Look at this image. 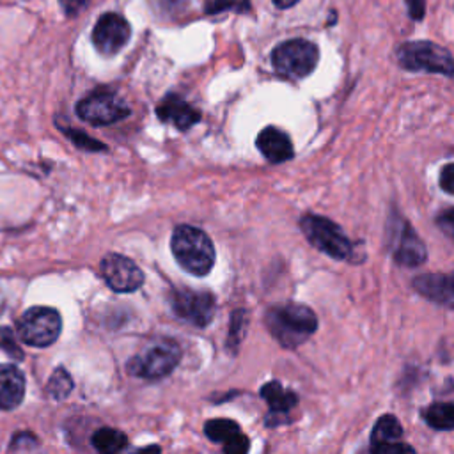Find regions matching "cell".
I'll use <instances>...</instances> for the list:
<instances>
[{
	"label": "cell",
	"instance_id": "1",
	"mask_svg": "<svg viewBox=\"0 0 454 454\" xmlns=\"http://www.w3.org/2000/svg\"><path fill=\"white\" fill-rule=\"evenodd\" d=\"M264 325L280 346L293 349L317 330V317L310 307L287 301L270 307L264 316Z\"/></svg>",
	"mask_w": 454,
	"mask_h": 454
},
{
	"label": "cell",
	"instance_id": "2",
	"mask_svg": "<svg viewBox=\"0 0 454 454\" xmlns=\"http://www.w3.org/2000/svg\"><path fill=\"white\" fill-rule=\"evenodd\" d=\"M170 250L177 264L195 275L204 277L215 264V247L209 236L193 225H177L172 231Z\"/></svg>",
	"mask_w": 454,
	"mask_h": 454
},
{
	"label": "cell",
	"instance_id": "3",
	"mask_svg": "<svg viewBox=\"0 0 454 454\" xmlns=\"http://www.w3.org/2000/svg\"><path fill=\"white\" fill-rule=\"evenodd\" d=\"M397 62L408 71H426L454 76L450 51L431 41H410L397 48Z\"/></svg>",
	"mask_w": 454,
	"mask_h": 454
},
{
	"label": "cell",
	"instance_id": "4",
	"mask_svg": "<svg viewBox=\"0 0 454 454\" xmlns=\"http://www.w3.org/2000/svg\"><path fill=\"white\" fill-rule=\"evenodd\" d=\"M300 229L309 239V243L319 252L332 259L344 261L353 254V245L344 231L330 218L317 215H305L300 220Z\"/></svg>",
	"mask_w": 454,
	"mask_h": 454
},
{
	"label": "cell",
	"instance_id": "5",
	"mask_svg": "<svg viewBox=\"0 0 454 454\" xmlns=\"http://www.w3.org/2000/svg\"><path fill=\"white\" fill-rule=\"evenodd\" d=\"M62 332V317L51 307H30L16 321V333L21 342L32 348L51 346Z\"/></svg>",
	"mask_w": 454,
	"mask_h": 454
},
{
	"label": "cell",
	"instance_id": "6",
	"mask_svg": "<svg viewBox=\"0 0 454 454\" xmlns=\"http://www.w3.org/2000/svg\"><path fill=\"white\" fill-rule=\"evenodd\" d=\"M76 115L92 126H108L126 119L131 114L128 103L112 89H96L83 96L76 106Z\"/></svg>",
	"mask_w": 454,
	"mask_h": 454
},
{
	"label": "cell",
	"instance_id": "7",
	"mask_svg": "<svg viewBox=\"0 0 454 454\" xmlns=\"http://www.w3.org/2000/svg\"><path fill=\"white\" fill-rule=\"evenodd\" d=\"M181 360V348L174 340H160L131 356L126 362V371L142 380H160L170 374Z\"/></svg>",
	"mask_w": 454,
	"mask_h": 454
},
{
	"label": "cell",
	"instance_id": "8",
	"mask_svg": "<svg viewBox=\"0 0 454 454\" xmlns=\"http://www.w3.org/2000/svg\"><path fill=\"white\" fill-rule=\"evenodd\" d=\"M319 60V50L307 39H291L280 43L271 51L275 71L287 78H305L314 71Z\"/></svg>",
	"mask_w": 454,
	"mask_h": 454
},
{
	"label": "cell",
	"instance_id": "9",
	"mask_svg": "<svg viewBox=\"0 0 454 454\" xmlns=\"http://www.w3.org/2000/svg\"><path fill=\"white\" fill-rule=\"evenodd\" d=\"M168 300L174 314L179 319L199 328L207 326L216 310V300L209 291L179 287V289H172Z\"/></svg>",
	"mask_w": 454,
	"mask_h": 454
},
{
	"label": "cell",
	"instance_id": "10",
	"mask_svg": "<svg viewBox=\"0 0 454 454\" xmlns=\"http://www.w3.org/2000/svg\"><path fill=\"white\" fill-rule=\"evenodd\" d=\"M390 252L392 257L397 264L406 266V268H415L426 262L427 259V250L422 239L417 236V232L411 229V225L395 216L390 222Z\"/></svg>",
	"mask_w": 454,
	"mask_h": 454
},
{
	"label": "cell",
	"instance_id": "11",
	"mask_svg": "<svg viewBox=\"0 0 454 454\" xmlns=\"http://www.w3.org/2000/svg\"><path fill=\"white\" fill-rule=\"evenodd\" d=\"M99 273L115 293H133L144 284L140 266L122 254H106L99 262Z\"/></svg>",
	"mask_w": 454,
	"mask_h": 454
},
{
	"label": "cell",
	"instance_id": "12",
	"mask_svg": "<svg viewBox=\"0 0 454 454\" xmlns=\"http://www.w3.org/2000/svg\"><path fill=\"white\" fill-rule=\"evenodd\" d=\"M129 34L131 27L121 14L105 12L98 18L92 28V44L101 55L110 57L126 46Z\"/></svg>",
	"mask_w": 454,
	"mask_h": 454
},
{
	"label": "cell",
	"instance_id": "13",
	"mask_svg": "<svg viewBox=\"0 0 454 454\" xmlns=\"http://www.w3.org/2000/svg\"><path fill=\"white\" fill-rule=\"evenodd\" d=\"M204 434L213 443H220L225 454H243L250 447V442L241 433L239 426L229 419L207 420L204 424Z\"/></svg>",
	"mask_w": 454,
	"mask_h": 454
},
{
	"label": "cell",
	"instance_id": "14",
	"mask_svg": "<svg viewBox=\"0 0 454 454\" xmlns=\"http://www.w3.org/2000/svg\"><path fill=\"white\" fill-rule=\"evenodd\" d=\"M413 287L426 300L454 309V273H426L413 278Z\"/></svg>",
	"mask_w": 454,
	"mask_h": 454
},
{
	"label": "cell",
	"instance_id": "15",
	"mask_svg": "<svg viewBox=\"0 0 454 454\" xmlns=\"http://www.w3.org/2000/svg\"><path fill=\"white\" fill-rule=\"evenodd\" d=\"M403 427L394 415H381L371 433V452H413V447L399 442Z\"/></svg>",
	"mask_w": 454,
	"mask_h": 454
},
{
	"label": "cell",
	"instance_id": "16",
	"mask_svg": "<svg viewBox=\"0 0 454 454\" xmlns=\"http://www.w3.org/2000/svg\"><path fill=\"white\" fill-rule=\"evenodd\" d=\"M156 115L161 122L172 124L184 131L200 121V112L177 94H167L156 106Z\"/></svg>",
	"mask_w": 454,
	"mask_h": 454
},
{
	"label": "cell",
	"instance_id": "17",
	"mask_svg": "<svg viewBox=\"0 0 454 454\" xmlns=\"http://www.w3.org/2000/svg\"><path fill=\"white\" fill-rule=\"evenodd\" d=\"M257 149L261 151V154L270 161V163H284L287 160L293 158L294 149H293V142L287 137L286 131L275 128V126H268L264 128L255 140Z\"/></svg>",
	"mask_w": 454,
	"mask_h": 454
},
{
	"label": "cell",
	"instance_id": "18",
	"mask_svg": "<svg viewBox=\"0 0 454 454\" xmlns=\"http://www.w3.org/2000/svg\"><path fill=\"white\" fill-rule=\"evenodd\" d=\"M25 397V376L14 364H0V410H14Z\"/></svg>",
	"mask_w": 454,
	"mask_h": 454
},
{
	"label": "cell",
	"instance_id": "19",
	"mask_svg": "<svg viewBox=\"0 0 454 454\" xmlns=\"http://www.w3.org/2000/svg\"><path fill=\"white\" fill-rule=\"evenodd\" d=\"M261 397L270 406V411L273 415L287 413L298 404V395L293 390H287L282 387L280 381H270L261 388Z\"/></svg>",
	"mask_w": 454,
	"mask_h": 454
},
{
	"label": "cell",
	"instance_id": "20",
	"mask_svg": "<svg viewBox=\"0 0 454 454\" xmlns=\"http://www.w3.org/2000/svg\"><path fill=\"white\" fill-rule=\"evenodd\" d=\"M90 445L94 450L103 452V454H114L128 445V436L114 427H99L92 433L90 436Z\"/></svg>",
	"mask_w": 454,
	"mask_h": 454
},
{
	"label": "cell",
	"instance_id": "21",
	"mask_svg": "<svg viewBox=\"0 0 454 454\" xmlns=\"http://www.w3.org/2000/svg\"><path fill=\"white\" fill-rule=\"evenodd\" d=\"M422 419L433 429H454V403H433L427 408H424Z\"/></svg>",
	"mask_w": 454,
	"mask_h": 454
},
{
	"label": "cell",
	"instance_id": "22",
	"mask_svg": "<svg viewBox=\"0 0 454 454\" xmlns=\"http://www.w3.org/2000/svg\"><path fill=\"white\" fill-rule=\"evenodd\" d=\"M73 387H74V385H73L71 374H69L64 367H57V369L51 372L50 380H48L46 392H48V395H50L51 399L62 401V399H66V397L71 394Z\"/></svg>",
	"mask_w": 454,
	"mask_h": 454
},
{
	"label": "cell",
	"instance_id": "23",
	"mask_svg": "<svg viewBox=\"0 0 454 454\" xmlns=\"http://www.w3.org/2000/svg\"><path fill=\"white\" fill-rule=\"evenodd\" d=\"M204 11L207 14H218V12H248L250 11V0H204Z\"/></svg>",
	"mask_w": 454,
	"mask_h": 454
},
{
	"label": "cell",
	"instance_id": "24",
	"mask_svg": "<svg viewBox=\"0 0 454 454\" xmlns=\"http://www.w3.org/2000/svg\"><path fill=\"white\" fill-rule=\"evenodd\" d=\"M62 133L80 149H85L89 153H94V151H106L108 147L105 144H101L99 140L92 138L90 135H87L85 131H78V129H67V128H60Z\"/></svg>",
	"mask_w": 454,
	"mask_h": 454
},
{
	"label": "cell",
	"instance_id": "25",
	"mask_svg": "<svg viewBox=\"0 0 454 454\" xmlns=\"http://www.w3.org/2000/svg\"><path fill=\"white\" fill-rule=\"evenodd\" d=\"M245 326H247V314L245 310H236L232 316H231V328H229V348L234 344V351H236V346L241 342L243 339V333H245Z\"/></svg>",
	"mask_w": 454,
	"mask_h": 454
},
{
	"label": "cell",
	"instance_id": "26",
	"mask_svg": "<svg viewBox=\"0 0 454 454\" xmlns=\"http://www.w3.org/2000/svg\"><path fill=\"white\" fill-rule=\"evenodd\" d=\"M0 348L12 358L16 360H23V351L20 349V346L14 340V332L7 326H0Z\"/></svg>",
	"mask_w": 454,
	"mask_h": 454
},
{
	"label": "cell",
	"instance_id": "27",
	"mask_svg": "<svg viewBox=\"0 0 454 454\" xmlns=\"http://www.w3.org/2000/svg\"><path fill=\"white\" fill-rule=\"evenodd\" d=\"M39 447V442L37 438L28 433V431H20L12 436L11 443H9V450H14V452H21V450H34Z\"/></svg>",
	"mask_w": 454,
	"mask_h": 454
},
{
	"label": "cell",
	"instance_id": "28",
	"mask_svg": "<svg viewBox=\"0 0 454 454\" xmlns=\"http://www.w3.org/2000/svg\"><path fill=\"white\" fill-rule=\"evenodd\" d=\"M436 223L442 229V232H445L449 238L454 239V207H449V209L442 211L436 216Z\"/></svg>",
	"mask_w": 454,
	"mask_h": 454
},
{
	"label": "cell",
	"instance_id": "29",
	"mask_svg": "<svg viewBox=\"0 0 454 454\" xmlns=\"http://www.w3.org/2000/svg\"><path fill=\"white\" fill-rule=\"evenodd\" d=\"M440 186L443 192L454 195V163H447L440 172Z\"/></svg>",
	"mask_w": 454,
	"mask_h": 454
},
{
	"label": "cell",
	"instance_id": "30",
	"mask_svg": "<svg viewBox=\"0 0 454 454\" xmlns=\"http://www.w3.org/2000/svg\"><path fill=\"white\" fill-rule=\"evenodd\" d=\"M89 4H90V0H59V5L62 7L66 16H76Z\"/></svg>",
	"mask_w": 454,
	"mask_h": 454
},
{
	"label": "cell",
	"instance_id": "31",
	"mask_svg": "<svg viewBox=\"0 0 454 454\" xmlns=\"http://www.w3.org/2000/svg\"><path fill=\"white\" fill-rule=\"evenodd\" d=\"M408 5V12L413 20H422L424 18V11H426V0H406Z\"/></svg>",
	"mask_w": 454,
	"mask_h": 454
},
{
	"label": "cell",
	"instance_id": "32",
	"mask_svg": "<svg viewBox=\"0 0 454 454\" xmlns=\"http://www.w3.org/2000/svg\"><path fill=\"white\" fill-rule=\"evenodd\" d=\"M296 2H300V0H273V4H275L277 7H280V9H287V7L294 5Z\"/></svg>",
	"mask_w": 454,
	"mask_h": 454
},
{
	"label": "cell",
	"instance_id": "33",
	"mask_svg": "<svg viewBox=\"0 0 454 454\" xmlns=\"http://www.w3.org/2000/svg\"><path fill=\"white\" fill-rule=\"evenodd\" d=\"M4 305H5V301H4V296H2V293H0V314H2V310H4Z\"/></svg>",
	"mask_w": 454,
	"mask_h": 454
}]
</instances>
